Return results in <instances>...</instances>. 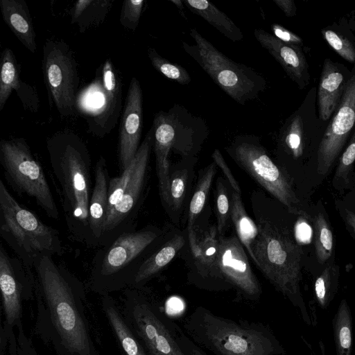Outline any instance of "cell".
Here are the masks:
<instances>
[{"mask_svg":"<svg viewBox=\"0 0 355 355\" xmlns=\"http://www.w3.org/2000/svg\"><path fill=\"white\" fill-rule=\"evenodd\" d=\"M217 227H212L198 238L196 231L188 232L189 241L197 268L204 278L211 276L215 269L219 240Z\"/></svg>","mask_w":355,"mask_h":355,"instance_id":"cb8c5ba5","label":"cell"},{"mask_svg":"<svg viewBox=\"0 0 355 355\" xmlns=\"http://www.w3.org/2000/svg\"><path fill=\"white\" fill-rule=\"evenodd\" d=\"M351 71L341 63L324 60L317 90L318 118L329 121L337 110L351 76Z\"/></svg>","mask_w":355,"mask_h":355,"instance_id":"d6986e66","label":"cell"},{"mask_svg":"<svg viewBox=\"0 0 355 355\" xmlns=\"http://www.w3.org/2000/svg\"><path fill=\"white\" fill-rule=\"evenodd\" d=\"M271 30L273 33L272 35L281 41L301 48L304 46L302 39L284 26L279 24H273L271 26Z\"/></svg>","mask_w":355,"mask_h":355,"instance_id":"b9f144b4","label":"cell"},{"mask_svg":"<svg viewBox=\"0 0 355 355\" xmlns=\"http://www.w3.org/2000/svg\"><path fill=\"white\" fill-rule=\"evenodd\" d=\"M183 304L181 300L178 298H173L168 302L167 312L168 313L176 314L179 313L183 309Z\"/></svg>","mask_w":355,"mask_h":355,"instance_id":"681fc988","label":"cell"},{"mask_svg":"<svg viewBox=\"0 0 355 355\" xmlns=\"http://www.w3.org/2000/svg\"><path fill=\"white\" fill-rule=\"evenodd\" d=\"M295 237L299 242L302 243H307L311 239V227L304 218H301L296 223Z\"/></svg>","mask_w":355,"mask_h":355,"instance_id":"f6af8a7d","label":"cell"},{"mask_svg":"<svg viewBox=\"0 0 355 355\" xmlns=\"http://www.w3.org/2000/svg\"><path fill=\"white\" fill-rule=\"evenodd\" d=\"M42 72L49 103L60 115L71 117L76 110L79 76L77 62L63 41L49 39L43 46Z\"/></svg>","mask_w":355,"mask_h":355,"instance_id":"7c38bea8","label":"cell"},{"mask_svg":"<svg viewBox=\"0 0 355 355\" xmlns=\"http://www.w3.org/2000/svg\"><path fill=\"white\" fill-rule=\"evenodd\" d=\"M105 312L126 355H147L116 310L108 306Z\"/></svg>","mask_w":355,"mask_h":355,"instance_id":"d6a6232c","label":"cell"},{"mask_svg":"<svg viewBox=\"0 0 355 355\" xmlns=\"http://www.w3.org/2000/svg\"><path fill=\"white\" fill-rule=\"evenodd\" d=\"M26 268L18 258L11 257L3 245H0V288L4 312L7 321L10 324L19 316V277L25 272Z\"/></svg>","mask_w":355,"mask_h":355,"instance_id":"ffe728a7","label":"cell"},{"mask_svg":"<svg viewBox=\"0 0 355 355\" xmlns=\"http://www.w3.org/2000/svg\"><path fill=\"white\" fill-rule=\"evenodd\" d=\"M187 180L188 173L186 169L176 171L170 175L167 205L173 209H179L182 204Z\"/></svg>","mask_w":355,"mask_h":355,"instance_id":"8d00e7d4","label":"cell"},{"mask_svg":"<svg viewBox=\"0 0 355 355\" xmlns=\"http://www.w3.org/2000/svg\"><path fill=\"white\" fill-rule=\"evenodd\" d=\"M340 103L331 116L317 150V171H330L355 128V64Z\"/></svg>","mask_w":355,"mask_h":355,"instance_id":"5bb4252c","label":"cell"},{"mask_svg":"<svg viewBox=\"0 0 355 355\" xmlns=\"http://www.w3.org/2000/svg\"><path fill=\"white\" fill-rule=\"evenodd\" d=\"M4 22L19 41L32 53L36 51V34L28 6L24 0H1Z\"/></svg>","mask_w":355,"mask_h":355,"instance_id":"7402d4cb","label":"cell"},{"mask_svg":"<svg viewBox=\"0 0 355 355\" xmlns=\"http://www.w3.org/2000/svg\"><path fill=\"white\" fill-rule=\"evenodd\" d=\"M153 145L151 128L130 165L120 175L110 179L100 248L112 243L120 234L132 231L130 223L143 194Z\"/></svg>","mask_w":355,"mask_h":355,"instance_id":"8992f818","label":"cell"},{"mask_svg":"<svg viewBox=\"0 0 355 355\" xmlns=\"http://www.w3.org/2000/svg\"><path fill=\"white\" fill-rule=\"evenodd\" d=\"M190 35L195 44L182 42V47L212 80L241 105L257 98L266 88L264 78L252 68L236 62L218 50L195 28Z\"/></svg>","mask_w":355,"mask_h":355,"instance_id":"52a82bcc","label":"cell"},{"mask_svg":"<svg viewBox=\"0 0 355 355\" xmlns=\"http://www.w3.org/2000/svg\"><path fill=\"white\" fill-rule=\"evenodd\" d=\"M230 216L235 227L237 237L254 260L252 245L258 235V227L248 215L241 193L234 191L231 198Z\"/></svg>","mask_w":355,"mask_h":355,"instance_id":"83f0119b","label":"cell"},{"mask_svg":"<svg viewBox=\"0 0 355 355\" xmlns=\"http://www.w3.org/2000/svg\"><path fill=\"white\" fill-rule=\"evenodd\" d=\"M332 330L336 355H351L353 322L351 309L345 299L340 301L334 315Z\"/></svg>","mask_w":355,"mask_h":355,"instance_id":"4316f807","label":"cell"},{"mask_svg":"<svg viewBox=\"0 0 355 355\" xmlns=\"http://www.w3.org/2000/svg\"><path fill=\"white\" fill-rule=\"evenodd\" d=\"M254 35L260 45L279 63L300 89L309 84V65L302 48L285 43L263 29H255Z\"/></svg>","mask_w":355,"mask_h":355,"instance_id":"ac0fdd59","label":"cell"},{"mask_svg":"<svg viewBox=\"0 0 355 355\" xmlns=\"http://www.w3.org/2000/svg\"><path fill=\"white\" fill-rule=\"evenodd\" d=\"M143 125V95L139 80L132 77L121 117L118 160L121 173L130 164L141 145Z\"/></svg>","mask_w":355,"mask_h":355,"instance_id":"e0dca14e","label":"cell"},{"mask_svg":"<svg viewBox=\"0 0 355 355\" xmlns=\"http://www.w3.org/2000/svg\"><path fill=\"white\" fill-rule=\"evenodd\" d=\"M97 71L94 82L88 87L94 103L85 114L89 131L103 138L115 127L122 107V79L111 59H107Z\"/></svg>","mask_w":355,"mask_h":355,"instance_id":"4fadbf2b","label":"cell"},{"mask_svg":"<svg viewBox=\"0 0 355 355\" xmlns=\"http://www.w3.org/2000/svg\"><path fill=\"white\" fill-rule=\"evenodd\" d=\"M143 0H125L123 2L119 21L125 28L135 31L139 22L144 6Z\"/></svg>","mask_w":355,"mask_h":355,"instance_id":"ab89813d","label":"cell"},{"mask_svg":"<svg viewBox=\"0 0 355 355\" xmlns=\"http://www.w3.org/2000/svg\"><path fill=\"white\" fill-rule=\"evenodd\" d=\"M171 1L175 4L176 6L181 10L182 11L183 9H184V6H183V1H180V0H171Z\"/></svg>","mask_w":355,"mask_h":355,"instance_id":"f907efd6","label":"cell"},{"mask_svg":"<svg viewBox=\"0 0 355 355\" xmlns=\"http://www.w3.org/2000/svg\"><path fill=\"white\" fill-rule=\"evenodd\" d=\"M46 150L70 239L96 248L89 227L92 161L87 145L65 130L46 140Z\"/></svg>","mask_w":355,"mask_h":355,"instance_id":"6da1fadb","label":"cell"},{"mask_svg":"<svg viewBox=\"0 0 355 355\" xmlns=\"http://www.w3.org/2000/svg\"><path fill=\"white\" fill-rule=\"evenodd\" d=\"M315 250L318 261L324 264L334 252V234L329 223L322 212L313 219Z\"/></svg>","mask_w":355,"mask_h":355,"instance_id":"1f68e13d","label":"cell"},{"mask_svg":"<svg viewBox=\"0 0 355 355\" xmlns=\"http://www.w3.org/2000/svg\"><path fill=\"white\" fill-rule=\"evenodd\" d=\"M178 336L180 345L188 355H209L207 352L195 343L181 327Z\"/></svg>","mask_w":355,"mask_h":355,"instance_id":"ee69618b","label":"cell"},{"mask_svg":"<svg viewBox=\"0 0 355 355\" xmlns=\"http://www.w3.org/2000/svg\"><path fill=\"white\" fill-rule=\"evenodd\" d=\"M230 205L227 189L222 178L216 181V217L217 232L222 234L225 230L230 215Z\"/></svg>","mask_w":355,"mask_h":355,"instance_id":"74e56055","label":"cell"},{"mask_svg":"<svg viewBox=\"0 0 355 355\" xmlns=\"http://www.w3.org/2000/svg\"><path fill=\"white\" fill-rule=\"evenodd\" d=\"M216 171V164L214 162L206 167L200 175L189 204L188 231L194 229V221L204 208Z\"/></svg>","mask_w":355,"mask_h":355,"instance_id":"4dcf8cb0","label":"cell"},{"mask_svg":"<svg viewBox=\"0 0 355 355\" xmlns=\"http://www.w3.org/2000/svg\"><path fill=\"white\" fill-rule=\"evenodd\" d=\"M212 157L216 165H218L221 168L226 178L230 182L233 190L239 193H241V191L238 184V182L234 178L232 171L228 167L220 150L218 149H215L212 154Z\"/></svg>","mask_w":355,"mask_h":355,"instance_id":"7bdbcfd3","label":"cell"},{"mask_svg":"<svg viewBox=\"0 0 355 355\" xmlns=\"http://www.w3.org/2000/svg\"><path fill=\"white\" fill-rule=\"evenodd\" d=\"M0 162L5 178L16 192L32 199L48 217L59 218L44 169L24 138L1 140Z\"/></svg>","mask_w":355,"mask_h":355,"instance_id":"9c48e42d","label":"cell"},{"mask_svg":"<svg viewBox=\"0 0 355 355\" xmlns=\"http://www.w3.org/2000/svg\"><path fill=\"white\" fill-rule=\"evenodd\" d=\"M153 150L161 198L167 202L170 180L169 155L172 150H191L208 134L205 121L179 105L168 111H159L153 119Z\"/></svg>","mask_w":355,"mask_h":355,"instance_id":"ba28073f","label":"cell"},{"mask_svg":"<svg viewBox=\"0 0 355 355\" xmlns=\"http://www.w3.org/2000/svg\"><path fill=\"white\" fill-rule=\"evenodd\" d=\"M0 234L28 269L45 255H61L58 232L22 206L0 181Z\"/></svg>","mask_w":355,"mask_h":355,"instance_id":"5b68a950","label":"cell"},{"mask_svg":"<svg viewBox=\"0 0 355 355\" xmlns=\"http://www.w3.org/2000/svg\"><path fill=\"white\" fill-rule=\"evenodd\" d=\"M184 245V239L182 236L175 235L171 238L144 261L135 277L133 284H143L159 272L171 261Z\"/></svg>","mask_w":355,"mask_h":355,"instance_id":"484cf974","label":"cell"},{"mask_svg":"<svg viewBox=\"0 0 355 355\" xmlns=\"http://www.w3.org/2000/svg\"><path fill=\"white\" fill-rule=\"evenodd\" d=\"M183 330L213 355H284L272 331L261 322L234 320L198 306L184 319Z\"/></svg>","mask_w":355,"mask_h":355,"instance_id":"7a4b0ae2","label":"cell"},{"mask_svg":"<svg viewBox=\"0 0 355 355\" xmlns=\"http://www.w3.org/2000/svg\"><path fill=\"white\" fill-rule=\"evenodd\" d=\"M110 177L106 159L100 156L94 167V184L89 201V227L96 248H100L108 202Z\"/></svg>","mask_w":355,"mask_h":355,"instance_id":"44dd1931","label":"cell"},{"mask_svg":"<svg viewBox=\"0 0 355 355\" xmlns=\"http://www.w3.org/2000/svg\"><path fill=\"white\" fill-rule=\"evenodd\" d=\"M257 227L258 235L252 245L254 263L296 308L303 321L314 325L300 290V246L285 231L268 221H260Z\"/></svg>","mask_w":355,"mask_h":355,"instance_id":"3957f363","label":"cell"},{"mask_svg":"<svg viewBox=\"0 0 355 355\" xmlns=\"http://www.w3.org/2000/svg\"><path fill=\"white\" fill-rule=\"evenodd\" d=\"M344 220L349 232L355 239V213L351 210L345 209Z\"/></svg>","mask_w":355,"mask_h":355,"instance_id":"c3c4849f","label":"cell"},{"mask_svg":"<svg viewBox=\"0 0 355 355\" xmlns=\"http://www.w3.org/2000/svg\"><path fill=\"white\" fill-rule=\"evenodd\" d=\"M321 33L334 51L346 61L355 64V42L353 40L329 27L324 28Z\"/></svg>","mask_w":355,"mask_h":355,"instance_id":"e575fe53","label":"cell"},{"mask_svg":"<svg viewBox=\"0 0 355 355\" xmlns=\"http://www.w3.org/2000/svg\"><path fill=\"white\" fill-rule=\"evenodd\" d=\"M273 2L282 10L288 17L296 15V6L293 0H273Z\"/></svg>","mask_w":355,"mask_h":355,"instance_id":"7dc6e473","label":"cell"},{"mask_svg":"<svg viewBox=\"0 0 355 355\" xmlns=\"http://www.w3.org/2000/svg\"><path fill=\"white\" fill-rule=\"evenodd\" d=\"M340 268L333 263L326 266L313 282L314 297L317 305L326 310L334 300L339 286Z\"/></svg>","mask_w":355,"mask_h":355,"instance_id":"f1b7e54d","label":"cell"},{"mask_svg":"<svg viewBox=\"0 0 355 355\" xmlns=\"http://www.w3.org/2000/svg\"><path fill=\"white\" fill-rule=\"evenodd\" d=\"M183 2L192 12L201 17L229 40L232 42H239L243 39V34L241 29L227 15L210 1L184 0Z\"/></svg>","mask_w":355,"mask_h":355,"instance_id":"d4e9b609","label":"cell"},{"mask_svg":"<svg viewBox=\"0 0 355 355\" xmlns=\"http://www.w3.org/2000/svg\"><path fill=\"white\" fill-rule=\"evenodd\" d=\"M94 0H79L77 1L72 9L71 14V24L78 22L80 17L83 15L84 12L92 4Z\"/></svg>","mask_w":355,"mask_h":355,"instance_id":"bcb514c9","label":"cell"},{"mask_svg":"<svg viewBox=\"0 0 355 355\" xmlns=\"http://www.w3.org/2000/svg\"><path fill=\"white\" fill-rule=\"evenodd\" d=\"M24 107L31 112H37L39 107V97L36 90L30 85L22 82L17 91Z\"/></svg>","mask_w":355,"mask_h":355,"instance_id":"60d3db41","label":"cell"},{"mask_svg":"<svg viewBox=\"0 0 355 355\" xmlns=\"http://www.w3.org/2000/svg\"><path fill=\"white\" fill-rule=\"evenodd\" d=\"M355 162V128L349 138L348 145L339 158L335 172L334 182L346 183Z\"/></svg>","mask_w":355,"mask_h":355,"instance_id":"f35d334b","label":"cell"},{"mask_svg":"<svg viewBox=\"0 0 355 355\" xmlns=\"http://www.w3.org/2000/svg\"><path fill=\"white\" fill-rule=\"evenodd\" d=\"M21 83L16 58L12 49L6 48L1 56L0 111L3 109L12 91H17Z\"/></svg>","mask_w":355,"mask_h":355,"instance_id":"f546056e","label":"cell"},{"mask_svg":"<svg viewBox=\"0 0 355 355\" xmlns=\"http://www.w3.org/2000/svg\"><path fill=\"white\" fill-rule=\"evenodd\" d=\"M33 268L63 343L73 353L90 355V339L76 304L72 275L51 255L40 258Z\"/></svg>","mask_w":355,"mask_h":355,"instance_id":"277c9868","label":"cell"},{"mask_svg":"<svg viewBox=\"0 0 355 355\" xmlns=\"http://www.w3.org/2000/svg\"><path fill=\"white\" fill-rule=\"evenodd\" d=\"M307 98L280 129L279 141L285 150L295 159L301 157L304 152L308 139L309 124L308 123Z\"/></svg>","mask_w":355,"mask_h":355,"instance_id":"603a6c76","label":"cell"},{"mask_svg":"<svg viewBox=\"0 0 355 355\" xmlns=\"http://www.w3.org/2000/svg\"><path fill=\"white\" fill-rule=\"evenodd\" d=\"M352 29L355 32V15L352 17Z\"/></svg>","mask_w":355,"mask_h":355,"instance_id":"816d5d0a","label":"cell"},{"mask_svg":"<svg viewBox=\"0 0 355 355\" xmlns=\"http://www.w3.org/2000/svg\"><path fill=\"white\" fill-rule=\"evenodd\" d=\"M213 277L234 287L247 300H257L261 285L250 266L243 245L237 236L220 237Z\"/></svg>","mask_w":355,"mask_h":355,"instance_id":"2e32d148","label":"cell"},{"mask_svg":"<svg viewBox=\"0 0 355 355\" xmlns=\"http://www.w3.org/2000/svg\"><path fill=\"white\" fill-rule=\"evenodd\" d=\"M137 331L150 355H188L179 342L180 327L165 311L148 302L136 304Z\"/></svg>","mask_w":355,"mask_h":355,"instance_id":"9a60e30c","label":"cell"},{"mask_svg":"<svg viewBox=\"0 0 355 355\" xmlns=\"http://www.w3.org/2000/svg\"><path fill=\"white\" fill-rule=\"evenodd\" d=\"M235 162L291 211L300 213L299 200L289 178L272 160L258 139L239 136L227 148Z\"/></svg>","mask_w":355,"mask_h":355,"instance_id":"8fae6325","label":"cell"},{"mask_svg":"<svg viewBox=\"0 0 355 355\" xmlns=\"http://www.w3.org/2000/svg\"><path fill=\"white\" fill-rule=\"evenodd\" d=\"M113 3L114 0H94L77 22L80 33L103 22Z\"/></svg>","mask_w":355,"mask_h":355,"instance_id":"d590c367","label":"cell"},{"mask_svg":"<svg viewBox=\"0 0 355 355\" xmlns=\"http://www.w3.org/2000/svg\"><path fill=\"white\" fill-rule=\"evenodd\" d=\"M147 54L153 67L167 78L182 85H187L191 81L190 75L184 68L163 58L155 49L148 48Z\"/></svg>","mask_w":355,"mask_h":355,"instance_id":"836d02e7","label":"cell"},{"mask_svg":"<svg viewBox=\"0 0 355 355\" xmlns=\"http://www.w3.org/2000/svg\"><path fill=\"white\" fill-rule=\"evenodd\" d=\"M159 236L157 230L145 228L124 232L112 243L99 248L92 263V277L99 284L132 282L146 259L143 255Z\"/></svg>","mask_w":355,"mask_h":355,"instance_id":"30bf717a","label":"cell"}]
</instances>
